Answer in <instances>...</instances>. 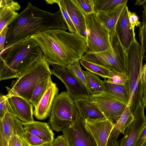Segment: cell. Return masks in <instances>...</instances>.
Masks as SVG:
<instances>
[{"label":"cell","instance_id":"cell-13","mask_svg":"<svg viewBox=\"0 0 146 146\" xmlns=\"http://www.w3.org/2000/svg\"><path fill=\"white\" fill-rule=\"evenodd\" d=\"M145 107L141 102L133 112V120L127 128L119 146H135L137 140L146 124Z\"/></svg>","mask_w":146,"mask_h":146},{"label":"cell","instance_id":"cell-44","mask_svg":"<svg viewBox=\"0 0 146 146\" xmlns=\"http://www.w3.org/2000/svg\"><path fill=\"white\" fill-rule=\"evenodd\" d=\"M141 102L144 107L146 106V88L143 91Z\"/></svg>","mask_w":146,"mask_h":146},{"label":"cell","instance_id":"cell-6","mask_svg":"<svg viewBox=\"0 0 146 146\" xmlns=\"http://www.w3.org/2000/svg\"><path fill=\"white\" fill-rule=\"evenodd\" d=\"M79 117L74 100L67 91H64L54 100L49 124L52 130L58 132L70 126Z\"/></svg>","mask_w":146,"mask_h":146},{"label":"cell","instance_id":"cell-12","mask_svg":"<svg viewBox=\"0 0 146 146\" xmlns=\"http://www.w3.org/2000/svg\"><path fill=\"white\" fill-rule=\"evenodd\" d=\"M87 130L92 135L98 146H106L115 123L109 117L84 120Z\"/></svg>","mask_w":146,"mask_h":146},{"label":"cell","instance_id":"cell-14","mask_svg":"<svg viewBox=\"0 0 146 146\" xmlns=\"http://www.w3.org/2000/svg\"><path fill=\"white\" fill-rule=\"evenodd\" d=\"M128 7H124L116 24L115 32L119 42L125 50L130 46L135 38L129 21Z\"/></svg>","mask_w":146,"mask_h":146},{"label":"cell","instance_id":"cell-1","mask_svg":"<svg viewBox=\"0 0 146 146\" xmlns=\"http://www.w3.org/2000/svg\"><path fill=\"white\" fill-rule=\"evenodd\" d=\"M31 37L42 50L49 64L68 69L86 53V39L77 34L59 29H50L36 34Z\"/></svg>","mask_w":146,"mask_h":146},{"label":"cell","instance_id":"cell-42","mask_svg":"<svg viewBox=\"0 0 146 146\" xmlns=\"http://www.w3.org/2000/svg\"><path fill=\"white\" fill-rule=\"evenodd\" d=\"M119 141L117 140L112 139L110 136L106 146H119Z\"/></svg>","mask_w":146,"mask_h":146},{"label":"cell","instance_id":"cell-18","mask_svg":"<svg viewBox=\"0 0 146 146\" xmlns=\"http://www.w3.org/2000/svg\"><path fill=\"white\" fill-rule=\"evenodd\" d=\"M68 13L78 35L87 38V33L84 16L74 0H63Z\"/></svg>","mask_w":146,"mask_h":146},{"label":"cell","instance_id":"cell-30","mask_svg":"<svg viewBox=\"0 0 146 146\" xmlns=\"http://www.w3.org/2000/svg\"><path fill=\"white\" fill-rule=\"evenodd\" d=\"M107 81L114 84L125 85L128 78L126 75L118 71L111 70L108 76Z\"/></svg>","mask_w":146,"mask_h":146},{"label":"cell","instance_id":"cell-23","mask_svg":"<svg viewBox=\"0 0 146 146\" xmlns=\"http://www.w3.org/2000/svg\"><path fill=\"white\" fill-rule=\"evenodd\" d=\"M134 118L133 112L128 104L119 120L115 123L110 136L113 139L117 140L121 133L124 135L125 129L129 126Z\"/></svg>","mask_w":146,"mask_h":146},{"label":"cell","instance_id":"cell-29","mask_svg":"<svg viewBox=\"0 0 146 146\" xmlns=\"http://www.w3.org/2000/svg\"><path fill=\"white\" fill-rule=\"evenodd\" d=\"M54 2L58 5L59 10L70 33L78 34L77 30L68 13L63 0H54Z\"/></svg>","mask_w":146,"mask_h":146},{"label":"cell","instance_id":"cell-27","mask_svg":"<svg viewBox=\"0 0 146 146\" xmlns=\"http://www.w3.org/2000/svg\"><path fill=\"white\" fill-rule=\"evenodd\" d=\"M81 65L90 72L96 74L106 80L110 70L101 65L91 61L82 59L80 60Z\"/></svg>","mask_w":146,"mask_h":146},{"label":"cell","instance_id":"cell-10","mask_svg":"<svg viewBox=\"0 0 146 146\" xmlns=\"http://www.w3.org/2000/svg\"><path fill=\"white\" fill-rule=\"evenodd\" d=\"M106 117H109L115 123L119 120L127 105L104 92L91 95L89 98Z\"/></svg>","mask_w":146,"mask_h":146},{"label":"cell","instance_id":"cell-37","mask_svg":"<svg viewBox=\"0 0 146 146\" xmlns=\"http://www.w3.org/2000/svg\"><path fill=\"white\" fill-rule=\"evenodd\" d=\"M8 146H23L21 137L18 135L13 136L8 142Z\"/></svg>","mask_w":146,"mask_h":146},{"label":"cell","instance_id":"cell-4","mask_svg":"<svg viewBox=\"0 0 146 146\" xmlns=\"http://www.w3.org/2000/svg\"><path fill=\"white\" fill-rule=\"evenodd\" d=\"M49 64L43 54L35 57L24 71L11 83V87L6 86L7 98L19 96L30 101L33 92L37 85L51 77Z\"/></svg>","mask_w":146,"mask_h":146},{"label":"cell","instance_id":"cell-33","mask_svg":"<svg viewBox=\"0 0 146 146\" xmlns=\"http://www.w3.org/2000/svg\"><path fill=\"white\" fill-rule=\"evenodd\" d=\"M7 113L13 114V111L6 96L2 93L0 95V119Z\"/></svg>","mask_w":146,"mask_h":146},{"label":"cell","instance_id":"cell-48","mask_svg":"<svg viewBox=\"0 0 146 146\" xmlns=\"http://www.w3.org/2000/svg\"><path fill=\"white\" fill-rule=\"evenodd\" d=\"M143 146H146V141Z\"/></svg>","mask_w":146,"mask_h":146},{"label":"cell","instance_id":"cell-41","mask_svg":"<svg viewBox=\"0 0 146 146\" xmlns=\"http://www.w3.org/2000/svg\"><path fill=\"white\" fill-rule=\"evenodd\" d=\"M141 83L143 92L146 88V64L143 66V71L141 76Z\"/></svg>","mask_w":146,"mask_h":146},{"label":"cell","instance_id":"cell-16","mask_svg":"<svg viewBox=\"0 0 146 146\" xmlns=\"http://www.w3.org/2000/svg\"><path fill=\"white\" fill-rule=\"evenodd\" d=\"M58 89L56 84L52 82L38 104L35 107L33 114L38 119L42 120L50 115L52 103L58 94Z\"/></svg>","mask_w":146,"mask_h":146},{"label":"cell","instance_id":"cell-49","mask_svg":"<svg viewBox=\"0 0 146 146\" xmlns=\"http://www.w3.org/2000/svg\"><path fill=\"white\" fill-rule=\"evenodd\" d=\"M145 58H146V56H145ZM145 64H146V62H145Z\"/></svg>","mask_w":146,"mask_h":146},{"label":"cell","instance_id":"cell-25","mask_svg":"<svg viewBox=\"0 0 146 146\" xmlns=\"http://www.w3.org/2000/svg\"><path fill=\"white\" fill-rule=\"evenodd\" d=\"M85 72L87 79V88L90 94H100L104 92V81L96 74L88 71Z\"/></svg>","mask_w":146,"mask_h":146},{"label":"cell","instance_id":"cell-5","mask_svg":"<svg viewBox=\"0 0 146 146\" xmlns=\"http://www.w3.org/2000/svg\"><path fill=\"white\" fill-rule=\"evenodd\" d=\"M125 52L128 78L126 84L130 96L128 104L133 112L141 102L143 94L141 76L143 71V60L144 52L135 38Z\"/></svg>","mask_w":146,"mask_h":146},{"label":"cell","instance_id":"cell-46","mask_svg":"<svg viewBox=\"0 0 146 146\" xmlns=\"http://www.w3.org/2000/svg\"><path fill=\"white\" fill-rule=\"evenodd\" d=\"M146 1V0H137L136 1L135 5H140L144 4Z\"/></svg>","mask_w":146,"mask_h":146},{"label":"cell","instance_id":"cell-32","mask_svg":"<svg viewBox=\"0 0 146 146\" xmlns=\"http://www.w3.org/2000/svg\"><path fill=\"white\" fill-rule=\"evenodd\" d=\"M74 1L83 13L89 14L94 12L93 0H74Z\"/></svg>","mask_w":146,"mask_h":146},{"label":"cell","instance_id":"cell-45","mask_svg":"<svg viewBox=\"0 0 146 146\" xmlns=\"http://www.w3.org/2000/svg\"><path fill=\"white\" fill-rule=\"evenodd\" d=\"M21 137L22 140L23 146H35L31 145L29 144L23 138ZM49 143H47L40 145L36 146H49Z\"/></svg>","mask_w":146,"mask_h":146},{"label":"cell","instance_id":"cell-24","mask_svg":"<svg viewBox=\"0 0 146 146\" xmlns=\"http://www.w3.org/2000/svg\"><path fill=\"white\" fill-rule=\"evenodd\" d=\"M104 80V92H107L117 100L127 105L130 96L129 89L126 84L121 85L111 84Z\"/></svg>","mask_w":146,"mask_h":146},{"label":"cell","instance_id":"cell-19","mask_svg":"<svg viewBox=\"0 0 146 146\" xmlns=\"http://www.w3.org/2000/svg\"><path fill=\"white\" fill-rule=\"evenodd\" d=\"M0 33L5 28L10 25L18 15L15 11L20 9L19 3L13 0L0 1Z\"/></svg>","mask_w":146,"mask_h":146},{"label":"cell","instance_id":"cell-2","mask_svg":"<svg viewBox=\"0 0 146 146\" xmlns=\"http://www.w3.org/2000/svg\"><path fill=\"white\" fill-rule=\"evenodd\" d=\"M5 48L37 33L50 29H68L60 10L54 13L34 6L30 2L10 25Z\"/></svg>","mask_w":146,"mask_h":146},{"label":"cell","instance_id":"cell-15","mask_svg":"<svg viewBox=\"0 0 146 146\" xmlns=\"http://www.w3.org/2000/svg\"><path fill=\"white\" fill-rule=\"evenodd\" d=\"M13 114L24 123L34 121V106L29 101L22 98L13 96L7 98Z\"/></svg>","mask_w":146,"mask_h":146},{"label":"cell","instance_id":"cell-7","mask_svg":"<svg viewBox=\"0 0 146 146\" xmlns=\"http://www.w3.org/2000/svg\"><path fill=\"white\" fill-rule=\"evenodd\" d=\"M110 44L108 50L96 53H86L82 59L114 70L127 75L126 56L115 31L109 33Z\"/></svg>","mask_w":146,"mask_h":146},{"label":"cell","instance_id":"cell-9","mask_svg":"<svg viewBox=\"0 0 146 146\" xmlns=\"http://www.w3.org/2000/svg\"><path fill=\"white\" fill-rule=\"evenodd\" d=\"M52 66V74L63 82L69 94L74 100L90 97L91 95L87 87L69 69L57 65Z\"/></svg>","mask_w":146,"mask_h":146},{"label":"cell","instance_id":"cell-21","mask_svg":"<svg viewBox=\"0 0 146 146\" xmlns=\"http://www.w3.org/2000/svg\"><path fill=\"white\" fill-rule=\"evenodd\" d=\"M23 126L25 132L35 135L46 143H50L54 139V134L46 123L35 121L29 123L23 122Z\"/></svg>","mask_w":146,"mask_h":146},{"label":"cell","instance_id":"cell-11","mask_svg":"<svg viewBox=\"0 0 146 146\" xmlns=\"http://www.w3.org/2000/svg\"><path fill=\"white\" fill-rule=\"evenodd\" d=\"M61 131L68 146H98L92 135L87 130L80 117Z\"/></svg>","mask_w":146,"mask_h":146},{"label":"cell","instance_id":"cell-39","mask_svg":"<svg viewBox=\"0 0 146 146\" xmlns=\"http://www.w3.org/2000/svg\"><path fill=\"white\" fill-rule=\"evenodd\" d=\"M9 27H6L0 33V50H3L4 49L5 42L6 40V36Z\"/></svg>","mask_w":146,"mask_h":146},{"label":"cell","instance_id":"cell-28","mask_svg":"<svg viewBox=\"0 0 146 146\" xmlns=\"http://www.w3.org/2000/svg\"><path fill=\"white\" fill-rule=\"evenodd\" d=\"M51 77L40 82L34 90L30 101L35 107L52 83Z\"/></svg>","mask_w":146,"mask_h":146},{"label":"cell","instance_id":"cell-22","mask_svg":"<svg viewBox=\"0 0 146 146\" xmlns=\"http://www.w3.org/2000/svg\"><path fill=\"white\" fill-rule=\"evenodd\" d=\"M127 3L121 5L113 10L96 13L100 21L109 33L115 31L117 22Z\"/></svg>","mask_w":146,"mask_h":146},{"label":"cell","instance_id":"cell-3","mask_svg":"<svg viewBox=\"0 0 146 146\" xmlns=\"http://www.w3.org/2000/svg\"><path fill=\"white\" fill-rule=\"evenodd\" d=\"M42 54L31 37L5 48L0 52V80L18 78L35 57Z\"/></svg>","mask_w":146,"mask_h":146},{"label":"cell","instance_id":"cell-43","mask_svg":"<svg viewBox=\"0 0 146 146\" xmlns=\"http://www.w3.org/2000/svg\"><path fill=\"white\" fill-rule=\"evenodd\" d=\"M8 142L5 140L3 134L0 133V146H8Z\"/></svg>","mask_w":146,"mask_h":146},{"label":"cell","instance_id":"cell-38","mask_svg":"<svg viewBox=\"0 0 146 146\" xmlns=\"http://www.w3.org/2000/svg\"><path fill=\"white\" fill-rule=\"evenodd\" d=\"M144 11L142 14L143 35V40L146 47V1L143 5Z\"/></svg>","mask_w":146,"mask_h":146},{"label":"cell","instance_id":"cell-17","mask_svg":"<svg viewBox=\"0 0 146 146\" xmlns=\"http://www.w3.org/2000/svg\"><path fill=\"white\" fill-rule=\"evenodd\" d=\"M0 133L7 142L14 135L22 137L25 133L23 122L14 114L7 113L0 119Z\"/></svg>","mask_w":146,"mask_h":146},{"label":"cell","instance_id":"cell-8","mask_svg":"<svg viewBox=\"0 0 146 146\" xmlns=\"http://www.w3.org/2000/svg\"><path fill=\"white\" fill-rule=\"evenodd\" d=\"M82 12L85 17L86 30V53L100 52L109 49V32L100 21L96 13L86 14Z\"/></svg>","mask_w":146,"mask_h":146},{"label":"cell","instance_id":"cell-20","mask_svg":"<svg viewBox=\"0 0 146 146\" xmlns=\"http://www.w3.org/2000/svg\"><path fill=\"white\" fill-rule=\"evenodd\" d=\"M74 101L80 117L83 120L96 119L106 117L89 98Z\"/></svg>","mask_w":146,"mask_h":146},{"label":"cell","instance_id":"cell-31","mask_svg":"<svg viewBox=\"0 0 146 146\" xmlns=\"http://www.w3.org/2000/svg\"><path fill=\"white\" fill-rule=\"evenodd\" d=\"M69 69L87 87V79L86 73L81 68L79 60L76 61L69 67Z\"/></svg>","mask_w":146,"mask_h":146},{"label":"cell","instance_id":"cell-36","mask_svg":"<svg viewBox=\"0 0 146 146\" xmlns=\"http://www.w3.org/2000/svg\"><path fill=\"white\" fill-rule=\"evenodd\" d=\"M49 146H68L65 139L62 135L58 136L54 139Z\"/></svg>","mask_w":146,"mask_h":146},{"label":"cell","instance_id":"cell-26","mask_svg":"<svg viewBox=\"0 0 146 146\" xmlns=\"http://www.w3.org/2000/svg\"><path fill=\"white\" fill-rule=\"evenodd\" d=\"M127 0H93L94 12L96 13L113 10L127 3Z\"/></svg>","mask_w":146,"mask_h":146},{"label":"cell","instance_id":"cell-35","mask_svg":"<svg viewBox=\"0 0 146 146\" xmlns=\"http://www.w3.org/2000/svg\"><path fill=\"white\" fill-rule=\"evenodd\" d=\"M128 16L129 21L131 25L133 33L135 34V27H140L141 25V22L139 21L138 17L136 13L128 11Z\"/></svg>","mask_w":146,"mask_h":146},{"label":"cell","instance_id":"cell-40","mask_svg":"<svg viewBox=\"0 0 146 146\" xmlns=\"http://www.w3.org/2000/svg\"><path fill=\"white\" fill-rule=\"evenodd\" d=\"M146 141V124L136 142L135 146H143Z\"/></svg>","mask_w":146,"mask_h":146},{"label":"cell","instance_id":"cell-34","mask_svg":"<svg viewBox=\"0 0 146 146\" xmlns=\"http://www.w3.org/2000/svg\"><path fill=\"white\" fill-rule=\"evenodd\" d=\"M21 137L29 144L33 146H38L47 143L38 137L27 132H25Z\"/></svg>","mask_w":146,"mask_h":146},{"label":"cell","instance_id":"cell-47","mask_svg":"<svg viewBox=\"0 0 146 146\" xmlns=\"http://www.w3.org/2000/svg\"><path fill=\"white\" fill-rule=\"evenodd\" d=\"M46 1L48 4H52L54 3V0H46Z\"/></svg>","mask_w":146,"mask_h":146}]
</instances>
